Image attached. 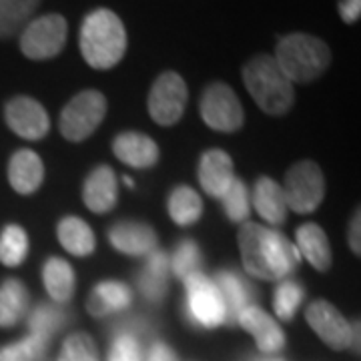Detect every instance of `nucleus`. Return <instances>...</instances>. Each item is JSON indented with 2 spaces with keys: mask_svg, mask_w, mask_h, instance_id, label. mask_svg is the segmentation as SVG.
<instances>
[{
  "mask_svg": "<svg viewBox=\"0 0 361 361\" xmlns=\"http://www.w3.org/2000/svg\"><path fill=\"white\" fill-rule=\"evenodd\" d=\"M44 179V165L35 151H16L8 163V180L20 195L35 193Z\"/></svg>",
  "mask_w": 361,
  "mask_h": 361,
  "instance_id": "obj_17",
  "label": "nucleus"
},
{
  "mask_svg": "<svg viewBox=\"0 0 361 361\" xmlns=\"http://www.w3.org/2000/svg\"><path fill=\"white\" fill-rule=\"evenodd\" d=\"M297 243H299L297 251H301L315 269H329V265H331V247H329L327 235H325L322 227H317L315 223L301 225L297 229Z\"/></svg>",
  "mask_w": 361,
  "mask_h": 361,
  "instance_id": "obj_21",
  "label": "nucleus"
},
{
  "mask_svg": "<svg viewBox=\"0 0 361 361\" xmlns=\"http://www.w3.org/2000/svg\"><path fill=\"white\" fill-rule=\"evenodd\" d=\"M130 299H133V293L125 283L103 281V283H99L92 289L89 301H87V310L94 317H104V315H109L113 311L129 307Z\"/></svg>",
  "mask_w": 361,
  "mask_h": 361,
  "instance_id": "obj_19",
  "label": "nucleus"
},
{
  "mask_svg": "<svg viewBox=\"0 0 361 361\" xmlns=\"http://www.w3.org/2000/svg\"><path fill=\"white\" fill-rule=\"evenodd\" d=\"M115 155L129 167L147 169L159 161V147L153 139L141 133H121L113 142Z\"/></svg>",
  "mask_w": 361,
  "mask_h": 361,
  "instance_id": "obj_16",
  "label": "nucleus"
},
{
  "mask_svg": "<svg viewBox=\"0 0 361 361\" xmlns=\"http://www.w3.org/2000/svg\"><path fill=\"white\" fill-rule=\"evenodd\" d=\"M4 118H6V125L18 137L28 139V141L42 139L49 133V127H51V121H49L44 106L39 101L30 99V97H14V99H11L4 106Z\"/></svg>",
  "mask_w": 361,
  "mask_h": 361,
  "instance_id": "obj_11",
  "label": "nucleus"
},
{
  "mask_svg": "<svg viewBox=\"0 0 361 361\" xmlns=\"http://www.w3.org/2000/svg\"><path fill=\"white\" fill-rule=\"evenodd\" d=\"M237 323H241V327H245L247 331L255 337L257 348L263 353H275L285 345V336L281 327L261 307L247 305L245 310L237 315Z\"/></svg>",
  "mask_w": 361,
  "mask_h": 361,
  "instance_id": "obj_14",
  "label": "nucleus"
},
{
  "mask_svg": "<svg viewBox=\"0 0 361 361\" xmlns=\"http://www.w3.org/2000/svg\"><path fill=\"white\" fill-rule=\"evenodd\" d=\"M285 203L295 213H313L322 205L325 180L322 169L313 161H301L285 177Z\"/></svg>",
  "mask_w": 361,
  "mask_h": 361,
  "instance_id": "obj_7",
  "label": "nucleus"
},
{
  "mask_svg": "<svg viewBox=\"0 0 361 361\" xmlns=\"http://www.w3.org/2000/svg\"><path fill=\"white\" fill-rule=\"evenodd\" d=\"M187 289V311L197 325L219 327L227 322V311L217 285L201 273H193L185 279Z\"/></svg>",
  "mask_w": 361,
  "mask_h": 361,
  "instance_id": "obj_8",
  "label": "nucleus"
},
{
  "mask_svg": "<svg viewBox=\"0 0 361 361\" xmlns=\"http://www.w3.org/2000/svg\"><path fill=\"white\" fill-rule=\"evenodd\" d=\"M253 203L259 215L271 225H281L287 215V203H285L283 189L269 177H261L255 185Z\"/></svg>",
  "mask_w": 361,
  "mask_h": 361,
  "instance_id": "obj_20",
  "label": "nucleus"
},
{
  "mask_svg": "<svg viewBox=\"0 0 361 361\" xmlns=\"http://www.w3.org/2000/svg\"><path fill=\"white\" fill-rule=\"evenodd\" d=\"M28 307L26 287L18 279H6L0 285V327H13L23 319Z\"/></svg>",
  "mask_w": 361,
  "mask_h": 361,
  "instance_id": "obj_25",
  "label": "nucleus"
},
{
  "mask_svg": "<svg viewBox=\"0 0 361 361\" xmlns=\"http://www.w3.org/2000/svg\"><path fill=\"white\" fill-rule=\"evenodd\" d=\"M28 253V237L20 225H8L0 235V263L16 267L25 261Z\"/></svg>",
  "mask_w": 361,
  "mask_h": 361,
  "instance_id": "obj_29",
  "label": "nucleus"
},
{
  "mask_svg": "<svg viewBox=\"0 0 361 361\" xmlns=\"http://www.w3.org/2000/svg\"><path fill=\"white\" fill-rule=\"evenodd\" d=\"M187 85L180 75L167 71L157 77L153 89L149 92V113L159 125H175L187 106Z\"/></svg>",
  "mask_w": 361,
  "mask_h": 361,
  "instance_id": "obj_10",
  "label": "nucleus"
},
{
  "mask_svg": "<svg viewBox=\"0 0 361 361\" xmlns=\"http://www.w3.org/2000/svg\"><path fill=\"white\" fill-rule=\"evenodd\" d=\"M201 116L205 125L221 133H233L245 121L237 94L225 82H213L207 87L201 97Z\"/></svg>",
  "mask_w": 361,
  "mask_h": 361,
  "instance_id": "obj_9",
  "label": "nucleus"
},
{
  "mask_svg": "<svg viewBox=\"0 0 361 361\" xmlns=\"http://www.w3.org/2000/svg\"><path fill=\"white\" fill-rule=\"evenodd\" d=\"M39 4L40 0H0V39L20 32Z\"/></svg>",
  "mask_w": 361,
  "mask_h": 361,
  "instance_id": "obj_26",
  "label": "nucleus"
},
{
  "mask_svg": "<svg viewBox=\"0 0 361 361\" xmlns=\"http://www.w3.org/2000/svg\"><path fill=\"white\" fill-rule=\"evenodd\" d=\"M59 361H99L94 341L87 334H73L65 341Z\"/></svg>",
  "mask_w": 361,
  "mask_h": 361,
  "instance_id": "obj_34",
  "label": "nucleus"
},
{
  "mask_svg": "<svg viewBox=\"0 0 361 361\" xmlns=\"http://www.w3.org/2000/svg\"><path fill=\"white\" fill-rule=\"evenodd\" d=\"M273 59L291 82H311L327 71L331 51L317 37L293 32L279 40Z\"/></svg>",
  "mask_w": 361,
  "mask_h": 361,
  "instance_id": "obj_4",
  "label": "nucleus"
},
{
  "mask_svg": "<svg viewBox=\"0 0 361 361\" xmlns=\"http://www.w3.org/2000/svg\"><path fill=\"white\" fill-rule=\"evenodd\" d=\"M201 263V253H199V247L195 241H183L175 255H173V271L175 275L180 279H187L189 275L197 273V267Z\"/></svg>",
  "mask_w": 361,
  "mask_h": 361,
  "instance_id": "obj_35",
  "label": "nucleus"
},
{
  "mask_svg": "<svg viewBox=\"0 0 361 361\" xmlns=\"http://www.w3.org/2000/svg\"><path fill=\"white\" fill-rule=\"evenodd\" d=\"M233 161L225 151H207L199 165V180L205 193L211 197H223L233 183Z\"/></svg>",
  "mask_w": 361,
  "mask_h": 361,
  "instance_id": "obj_15",
  "label": "nucleus"
},
{
  "mask_svg": "<svg viewBox=\"0 0 361 361\" xmlns=\"http://www.w3.org/2000/svg\"><path fill=\"white\" fill-rule=\"evenodd\" d=\"M349 245L355 253H360V213H355V219L351 221L349 229Z\"/></svg>",
  "mask_w": 361,
  "mask_h": 361,
  "instance_id": "obj_39",
  "label": "nucleus"
},
{
  "mask_svg": "<svg viewBox=\"0 0 361 361\" xmlns=\"http://www.w3.org/2000/svg\"><path fill=\"white\" fill-rule=\"evenodd\" d=\"M311 329L334 349H348L353 343V329L348 319L327 301H315L305 313Z\"/></svg>",
  "mask_w": 361,
  "mask_h": 361,
  "instance_id": "obj_12",
  "label": "nucleus"
},
{
  "mask_svg": "<svg viewBox=\"0 0 361 361\" xmlns=\"http://www.w3.org/2000/svg\"><path fill=\"white\" fill-rule=\"evenodd\" d=\"M47 343H49V339H42V337L30 334L23 341L0 349V361H35L39 355H42V351L47 349Z\"/></svg>",
  "mask_w": 361,
  "mask_h": 361,
  "instance_id": "obj_32",
  "label": "nucleus"
},
{
  "mask_svg": "<svg viewBox=\"0 0 361 361\" xmlns=\"http://www.w3.org/2000/svg\"><path fill=\"white\" fill-rule=\"evenodd\" d=\"M65 313L52 305H39L35 313L28 319V327L32 336H39L42 339H51V336L63 325Z\"/></svg>",
  "mask_w": 361,
  "mask_h": 361,
  "instance_id": "obj_31",
  "label": "nucleus"
},
{
  "mask_svg": "<svg viewBox=\"0 0 361 361\" xmlns=\"http://www.w3.org/2000/svg\"><path fill=\"white\" fill-rule=\"evenodd\" d=\"M339 14H341L343 23H348V25L357 23L361 14V0H341L339 2Z\"/></svg>",
  "mask_w": 361,
  "mask_h": 361,
  "instance_id": "obj_37",
  "label": "nucleus"
},
{
  "mask_svg": "<svg viewBox=\"0 0 361 361\" xmlns=\"http://www.w3.org/2000/svg\"><path fill=\"white\" fill-rule=\"evenodd\" d=\"M239 249L245 269L259 279H283L299 265V251L281 233L247 223L239 233Z\"/></svg>",
  "mask_w": 361,
  "mask_h": 361,
  "instance_id": "obj_1",
  "label": "nucleus"
},
{
  "mask_svg": "<svg viewBox=\"0 0 361 361\" xmlns=\"http://www.w3.org/2000/svg\"><path fill=\"white\" fill-rule=\"evenodd\" d=\"M109 361H141V349L135 337L121 336L111 348V360Z\"/></svg>",
  "mask_w": 361,
  "mask_h": 361,
  "instance_id": "obj_36",
  "label": "nucleus"
},
{
  "mask_svg": "<svg viewBox=\"0 0 361 361\" xmlns=\"http://www.w3.org/2000/svg\"><path fill=\"white\" fill-rule=\"evenodd\" d=\"M217 289H219L225 311H227V322L237 323V315L249 305V287H247L235 273L231 271H221L217 273Z\"/></svg>",
  "mask_w": 361,
  "mask_h": 361,
  "instance_id": "obj_24",
  "label": "nucleus"
},
{
  "mask_svg": "<svg viewBox=\"0 0 361 361\" xmlns=\"http://www.w3.org/2000/svg\"><path fill=\"white\" fill-rule=\"evenodd\" d=\"M109 241L115 249L127 255L142 257L151 255L157 249L155 231L145 225V223H135V221H123L116 223L115 227L109 231Z\"/></svg>",
  "mask_w": 361,
  "mask_h": 361,
  "instance_id": "obj_13",
  "label": "nucleus"
},
{
  "mask_svg": "<svg viewBox=\"0 0 361 361\" xmlns=\"http://www.w3.org/2000/svg\"><path fill=\"white\" fill-rule=\"evenodd\" d=\"M149 361H177V357L165 343H157L149 353Z\"/></svg>",
  "mask_w": 361,
  "mask_h": 361,
  "instance_id": "obj_38",
  "label": "nucleus"
},
{
  "mask_svg": "<svg viewBox=\"0 0 361 361\" xmlns=\"http://www.w3.org/2000/svg\"><path fill=\"white\" fill-rule=\"evenodd\" d=\"M167 255L163 251H153L147 267L142 269L141 277H139V287L147 299H151V301L163 299L165 291H167Z\"/></svg>",
  "mask_w": 361,
  "mask_h": 361,
  "instance_id": "obj_27",
  "label": "nucleus"
},
{
  "mask_svg": "<svg viewBox=\"0 0 361 361\" xmlns=\"http://www.w3.org/2000/svg\"><path fill=\"white\" fill-rule=\"evenodd\" d=\"M243 80L253 101L267 115H285L295 101L293 82L285 77L277 61L269 54H259L243 68Z\"/></svg>",
  "mask_w": 361,
  "mask_h": 361,
  "instance_id": "obj_3",
  "label": "nucleus"
},
{
  "mask_svg": "<svg viewBox=\"0 0 361 361\" xmlns=\"http://www.w3.org/2000/svg\"><path fill=\"white\" fill-rule=\"evenodd\" d=\"M59 241L68 253L77 257H85L94 251L92 229L78 217H66L59 223Z\"/></svg>",
  "mask_w": 361,
  "mask_h": 361,
  "instance_id": "obj_23",
  "label": "nucleus"
},
{
  "mask_svg": "<svg viewBox=\"0 0 361 361\" xmlns=\"http://www.w3.org/2000/svg\"><path fill=\"white\" fill-rule=\"evenodd\" d=\"M303 295H305L303 287L295 283V281H291V279H287V281L279 285L277 291H275V299H273V310L277 313V317L283 319V322L293 319L297 307L303 301Z\"/></svg>",
  "mask_w": 361,
  "mask_h": 361,
  "instance_id": "obj_30",
  "label": "nucleus"
},
{
  "mask_svg": "<svg viewBox=\"0 0 361 361\" xmlns=\"http://www.w3.org/2000/svg\"><path fill=\"white\" fill-rule=\"evenodd\" d=\"M225 213L233 223H241L249 217V195H247L245 183L239 179H233L231 187L227 189V193L221 197Z\"/></svg>",
  "mask_w": 361,
  "mask_h": 361,
  "instance_id": "obj_33",
  "label": "nucleus"
},
{
  "mask_svg": "<svg viewBox=\"0 0 361 361\" xmlns=\"http://www.w3.org/2000/svg\"><path fill=\"white\" fill-rule=\"evenodd\" d=\"M42 281L56 303H66L75 293V271L65 259H49L42 267Z\"/></svg>",
  "mask_w": 361,
  "mask_h": 361,
  "instance_id": "obj_22",
  "label": "nucleus"
},
{
  "mask_svg": "<svg viewBox=\"0 0 361 361\" xmlns=\"http://www.w3.org/2000/svg\"><path fill=\"white\" fill-rule=\"evenodd\" d=\"M106 99L99 90H82L61 113V133L68 141H85L103 123Z\"/></svg>",
  "mask_w": 361,
  "mask_h": 361,
  "instance_id": "obj_6",
  "label": "nucleus"
},
{
  "mask_svg": "<svg viewBox=\"0 0 361 361\" xmlns=\"http://www.w3.org/2000/svg\"><path fill=\"white\" fill-rule=\"evenodd\" d=\"M82 199L94 213H106L116 205V177L111 167L94 169L82 189Z\"/></svg>",
  "mask_w": 361,
  "mask_h": 361,
  "instance_id": "obj_18",
  "label": "nucleus"
},
{
  "mask_svg": "<svg viewBox=\"0 0 361 361\" xmlns=\"http://www.w3.org/2000/svg\"><path fill=\"white\" fill-rule=\"evenodd\" d=\"M203 213V201L191 187H177L169 197V215L180 227H189Z\"/></svg>",
  "mask_w": 361,
  "mask_h": 361,
  "instance_id": "obj_28",
  "label": "nucleus"
},
{
  "mask_svg": "<svg viewBox=\"0 0 361 361\" xmlns=\"http://www.w3.org/2000/svg\"><path fill=\"white\" fill-rule=\"evenodd\" d=\"M68 25L61 14H44L28 20L20 30V51L26 59L47 61L65 49Z\"/></svg>",
  "mask_w": 361,
  "mask_h": 361,
  "instance_id": "obj_5",
  "label": "nucleus"
},
{
  "mask_svg": "<svg viewBox=\"0 0 361 361\" xmlns=\"http://www.w3.org/2000/svg\"><path fill=\"white\" fill-rule=\"evenodd\" d=\"M80 52L92 68L106 71L121 63L127 51V30L123 20L109 8H97L80 26Z\"/></svg>",
  "mask_w": 361,
  "mask_h": 361,
  "instance_id": "obj_2",
  "label": "nucleus"
}]
</instances>
